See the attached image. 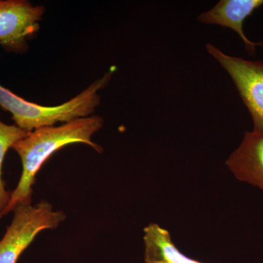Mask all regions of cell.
Returning <instances> with one entry per match:
<instances>
[{
	"label": "cell",
	"instance_id": "cell-1",
	"mask_svg": "<svg viewBox=\"0 0 263 263\" xmlns=\"http://www.w3.org/2000/svg\"><path fill=\"white\" fill-rule=\"evenodd\" d=\"M103 122L98 116L81 118L58 127L39 128L13 144L12 148L22 160V173L3 216L13 212L18 205H30L36 175L57 151L67 145L84 143L98 152H103L102 147L91 141V138L103 127Z\"/></svg>",
	"mask_w": 263,
	"mask_h": 263
},
{
	"label": "cell",
	"instance_id": "cell-2",
	"mask_svg": "<svg viewBox=\"0 0 263 263\" xmlns=\"http://www.w3.org/2000/svg\"><path fill=\"white\" fill-rule=\"evenodd\" d=\"M112 73L113 70H110L70 101L53 107L27 101L0 85V107L11 113L17 127L28 133L41 127H52L58 122L65 124L88 117L100 105L98 92L108 84Z\"/></svg>",
	"mask_w": 263,
	"mask_h": 263
},
{
	"label": "cell",
	"instance_id": "cell-3",
	"mask_svg": "<svg viewBox=\"0 0 263 263\" xmlns=\"http://www.w3.org/2000/svg\"><path fill=\"white\" fill-rule=\"evenodd\" d=\"M11 224L0 240V263H17L25 249L43 230L55 229L65 221L62 211H54L47 201L20 205L13 211Z\"/></svg>",
	"mask_w": 263,
	"mask_h": 263
},
{
	"label": "cell",
	"instance_id": "cell-4",
	"mask_svg": "<svg viewBox=\"0 0 263 263\" xmlns=\"http://www.w3.org/2000/svg\"><path fill=\"white\" fill-rule=\"evenodd\" d=\"M206 49L233 79L252 116L253 131L263 135V62L229 56L210 43Z\"/></svg>",
	"mask_w": 263,
	"mask_h": 263
},
{
	"label": "cell",
	"instance_id": "cell-5",
	"mask_svg": "<svg viewBox=\"0 0 263 263\" xmlns=\"http://www.w3.org/2000/svg\"><path fill=\"white\" fill-rule=\"evenodd\" d=\"M43 6L24 0H0V45L13 51L27 48V40L40 28Z\"/></svg>",
	"mask_w": 263,
	"mask_h": 263
},
{
	"label": "cell",
	"instance_id": "cell-6",
	"mask_svg": "<svg viewBox=\"0 0 263 263\" xmlns=\"http://www.w3.org/2000/svg\"><path fill=\"white\" fill-rule=\"evenodd\" d=\"M262 5L263 0H221L197 19L202 23L217 24L233 29L241 38L249 54L254 55L256 47L263 46V43L251 41L243 32V24L246 18Z\"/></svg>",
	"mask_w": 263,
	"mask_h": 263
},
{
	"label": "cell",
	"instance_id": "cell-7",
	"mask_svg": "<svg viewBox=\"0 0 263 263\" xmlns=\"http://www.w3.org/2000/svg\"><path fill=\"white\" fill-rule=\"evenodd\" d=\"M226 164L237 179L263 191V135L246 132L243 141Z\"/></svg>",
	"mask_w": 263,
	"mask_h": 263
},
{
	"label": "cell",
	"instance_id": "cell-8",
	"mask_svg": "<svg viewBox=\"0 0 263 263\" xmlns=\"http://www.w3.org/2000/svg\"><path fill=\"white\" fill-rule=\"evenodd\" d=\"M143 231L146 263H202L180 252L168 230L159 224L151 223Z\"/></svg>",
	"mask_w": 263,
	"mask_h": 263
},
{
	"label": "cell",
	"instance_id": "cell-9",
	"mask_svg": "<svg viewBox=\"0 0 263 263\" xmlns=\"http://www.w3.org/2000/svg\"><path fill=\"white\" fill-rule=\"evenodd\" d=\"M28 132L24 130L16 125H8L0 121V218L3 216L8 204L11 193L7 191L5 183L2 177V168L5 155L10 148L16 142L28 136Z\"/></svg>",
	"mask_w": 263,
	"mask_h": 263
}]
</instances>
